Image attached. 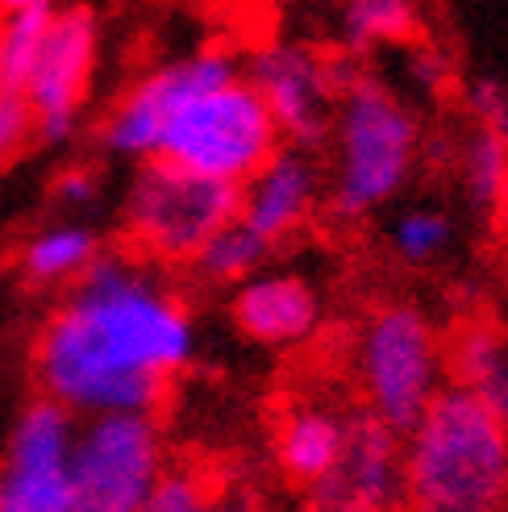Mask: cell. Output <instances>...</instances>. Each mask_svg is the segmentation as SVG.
Listing matches in <instances>:
<instances>
[{
  "label": "cell",
  "mask_w": 508,
  "mask_h": 512,
  "mask_svg": "<svg viewBox=\"0 0 508 512\" xmlns=\"http://www.w3.org/2000/svg\"><path fill=\"white\" fill-rule=\"evenodd\" d=\"M196 354V313L167 267L105 246L42 317L30 371L71 417L159 413Z\"/></svg>",
  "instance_id": "cell-1"
},
{
  "label": "cell",
  "mask_w": 508,
  "mask_h": 512,
  "mask_svg": "<svg viewBox=\"0 0 508 512\" xmlns=\"http://www.w3.org/2000/svg\"><path fill=\"white\" fill-rule=\"evenodd\" d=\"M325 209L338 221H367L413 184L425 163V130L392 80L367 63L338 88L325 146Z\"/></svg>",
  "instance_id": "cell-2"
},
{
  "label": "cell",
  "mask_w": 508,
  "mask_h": 512,
  "mask_svg": "<svg viewBox=\"0 0 508 512\" xmlns=\"http://www.w3.org/2000/svg\"><path fill=\"white\" fill-rule=\"evenodd\" d=\"M400 512H508V429L446 383L400 433Z\"/></svg>",
  "instance_id": "cell-3"
},
{
  "label": "cell",
  "mask_w": 508,
  "mask_h": 512,
  "mask_svg": "<svg viewBox=\"0 0 508 512\" xmlns=\"http://www.w3.org/2000/svg\"><path fill=\"white\" fill-rule=\"evenodd\" d=\"M354 379L363 413L396 433L425 413V404L446 388V350L421 304L388 300L367 313L354 338Z\"/></svg>",
  "instance_id": "cell-4"
},
{
  "label": "cell",
  "mask_w": 508,
  "mask_h": 512,
  "mask_svg": "<svg viewBox=\"0 0 508 512\" xmlns=\"http://www.w3.org/2000/svg\"><path fill=\"white\" fill-rule=\"evenodd\" d=\"M238 217V188L167 159H142L121 196L125 250L159 267H188L225 221Z\"/></svg>",
  "instance_id": "cell-5"
},
{
  "label": "cell",
  "mask_w": 508,
  "mask_h": 512,
  "mask_svg": "<svg viewBox=\"0 0 508 512\" xmlns=\"http://www.w3.org/2000/svg\"><path fill=\"white\" fill-rule=\"evenodd\" d=\"M279 146L284 138L263 96L246 84V75H238L230 84L192 96L184 109L167 117L155 159L242 188Z\"/></svg>",
  "instance_id": "cell-6"
},
{
  "label": "cell",
  "mask_w": 508,
  "mask_h": 512,
  "mask_svg": "<svg viewBox=\"0 0 508 512\" xmlns=\"http://www.w3.org/2000/svg\"><path fill=\"white\" fill-rule=\"evenodd\" d=\"M167 433L159 413L75 417L71 500L75 512H138L167 471Z\"/></svg>",
  "instance_id": "cell-7"
},
{
  "label": "cell",
  "mask_w": 508,
  "mask_h": 512,
  "mask_svg": "<svg viewBox=\"0 0 508 512\" xmlns=\"http://www.w3.org/2000/svg\"><path fill=\"white\" fill-rule=\"evenodd\" d=\"M238 75H242V59L230 46H217V42L150 67L113 100V109L96 130V146L109 159H125V163L155 159L167 117L175 109H184L192 96L230 84Z\"/></svg>",
  "instance_id": "cell-8"
},
{
  "label": "cell",
  "mask_w": 508,
  "mask_h": 512,
  "mask_svg": "<svg viewBox=\"0 0 508 512\" xmlns=\"http://www.w3.org/2000/svg\"><path fill=\"white\" fill-rule=\"evenodd\" d=\"M354 67H359V59L321 55L317 46L288 42V38H271L242 59L246 84L263 96L271 121L279 125V138L300 150L325 146L338 88L346 84V75Z\"/></svg>",
  "instance_id": "cell-9"
},
{
  "label": "cell",
  "mask_w": 508,
  "mask_h": 512,
  "mask_svg": "<svg viewBox=\"0 0 508 512\" xmlns=\"http://www.w3.org/2000/svg\"><path fill=\"white\" fill-rule=\"evenodd\" d=\"M100 59V17L84 0H59L55 17L46 25L30 80L21 88V100L30 105L34 142L63 146L80 134L84 100Z\"/></svg>",
  "instance_id": "cell-10"
},
{
  "label": "cell",
  "mask_w": 508,
  "mask_h": 512,
  "mask_svg": "<svg viewBox=\"0 0 508 512\" xmlns=\"http://www.w3.org/2000/svg\"><path fill=\"white\" fill-rule=\"evenodd\" d=\"M75 417L63 404L34 396L0 442V512H75L71 500Z\"/></svg>",
  "instance_id": "cell-11"
},
{
  "label": "cell",
  "mask_w": 508,
  "mask_h": 512,
  "mask_svg": "<svg viewBox=\"0 0 508 512\" xmlns=\"http://www.w3.org/2000/svg\"><path fill=\"white\" fill-rule=\"evenodd\" d=\"M400 492V433L359 408L338 463L296 492V512H400Z\"/></svg>",
  "instance_id": "cell-12"
},
{
  "label": "cell",
  "mask_w": 508,
  "mask_h": 512,
  "mask_svg": "<svg viewBox=\"0 0 508 512\" xmlns=\"http://www.w3.org/2000/svg\"><path fill=\"white\" fill-rule=\"evenodd\" d=\"M325 204L321 150L279 146L275 155L238 188V221L250 225L271 250L292 242Z\"/></svg>",
  "instance_id": "cell-13"
},
{
  "label": "cell",
  "mask_w": 508,
  "mask_h": 512,
  "mask_svg": "<svg viewBox=\"0 0 508 512\" xmlns=\"http://www.w3.org/2000/svg\"><path fill=\"white\" fill-rule=\"evenodd\" d=\"M325 317V300L309 275L292 267H259L230 288L234 329L263 350H292L309 342Z\"/></svg>",
  "instance_id": "cell-14"
},
{
  "label": "cell",
  "mask_w": 508,
  "mask_h": 512,
  "mask_svg": "<svg viewBox=\"0 0 508 512\" xmlns=\"http://www.w3.org/2000/svg\"><path fill=\"white\" fill-rule=\"evenodd\" d=\"M350 408L321 400V396H300L292 400L275 421L271 433V458L275 471L288 488H309L313 479H321L329 467L338 463V454L346 446L350 433Z\"/></svg>",
  "instance_id": "cell-15"
},
{
  "label": "cell",
  "mask_w": 508,
  "mask_h": 512,
  "mask_svg": "<svg viewBox=\"0 0 508 512\" xmlns=\"http://www.w3.org/2000/svg\"><path fill=\"white\" fill-rule=\"evenodd\" d=\"M446 350V383L475 392L492 408V417L508 429V334L488 321L471 317L463 325H454Z\"/></svg>",
  "instance_id": "cell-16"
},
{
  "label": "cell",
  "mask_w": 508,
  "mask_h": 512,
  "mask_svg": "<svg viewBox=\"0 0 508 512\" xmlns=\"http://www.w3.org/2000/svg\"><path fill=\"white\" fill-rule=\"evenodd\" d=\"M105 250L100 229L80 221V217H63L50 221L42 229H34L30 238L17 250V275L38 292H63L67 284H75L88 263Z\"/></svg>",
  "instance_id": "cell-17"
},
{
  "label": "cell",
  "mask_w": 508,
  "mask_h": 512,
  "mask_svg": "<svg viewBox=\"0 0 508 512\" xmlns=\"http://www.w3.org/2000/svg\"><path fill=\"white\" fill-rule=\"evenodd\" d=\"M417 38H425L421 0H342L338 5V46L359 63L384 50H404Z\"/></svg>",
  "instance_id": "cell-18"
},
{
  "label": "cell",
  "mask_w": 508,
  "mask_h": 512,
  "mask_svg": "<svg viewBox=\"0 0 508 512\" xmlns=\"http://www.w3.org/2000/svg\"><path fill=\"white\" fill-rule=\"evenodd\" d=\"M454 175L459 192L475 217H496L508 204V146L488 130H467L454 150Z\"/></svg>",
  "instance_id": "cell-19"
},
{
  "label": "cell",
  "mask_w": 508,
  "mask_h": 512,
  "mask_svg": "<svg viewBox=\"0 0 508 512\" xmlns=\"http://www.w3.org/2000/svg\"><path fill=\"white\" fill-rule=\"evenodd\" d=\"M267 259H271V246L254 234L250 225H242L234 217V221H225L217 234L192 254L188 271L205 288H234V284H242L246 275L267 267Z\"/></svg>",
  "instance_id": "cell-20"
},
{
  "label": "cell",
  "mask_w": 508,
  "mask_h": 512,
  "mask_svg": "<svg viewBox=\"0 0 508 512\" xmlns=\"http://www.w3.org/2000/svg\"><path fill=\"white\" fill-rule=\"evenodd\" d=\"M454 246V217L434 200H413L388 221V250L404 267H434Z\"/></svg>",
  "instance_id": "cell-21"
},
{
  "label": "cell",
  "mask_w": 508,
  "mask_h": 512,
  "mask_svg": "<svg viewBox=\"0 0 508 512\" xmlns=\"http://www.w3.org/2000/svg\"><path fill=\"white\" fill-rule=\"evenodd\" d=\"M59 0H38V5L9 9L0 13V92H17L25 88L38 59V46L46 38V25L55 17Z\"/></svg>",
  "instance_id": "cell-22"
},
{
  "label": "cell",
  "mask_w": 508,
  "mask_h": 512,
  "mask_svg": "<svg viewBox=\"0 0 508 512\" xmlns=\"http://www.w3.org/2000/svg\"><path fill=\"white\" fill-rule=\"evenodd\" d=\"M400 71H404V88L421 100H446L454 88H459V63H454L450 50L429 34L400 50Z\"/></svg>",
  "instance_id": "cell-23"
},
{
  "label": "cell",
  "mask_w": 508,
  "mask_h": 512,
  "mask_svg": "<svg viewBox=\"0 0 508 512\" xmlns=\"http://www.w3.org/2000/svg\"><path fill=\"white\" fill-rule=\"evenodd\" d=\"M213 492H217V483L205 471L167 463V471L159 475V483L150 488L138 512H209Z\"/></svg>",
  "instance_id": "cell-24"
},
{
  "label": "cell",
  "mask_w": 508,
  "mask_h": 512,
  "mask_svg": "<svg viewBox=\"0 0 508 512\" xmlns=\"http://www.w3.org/2000/svg\"><path fill=\"white\" fill-rule=\"evenodd\" d=\"M463 100H467V113L475 117L479 130L496 134L508 146V88L500 80H492V75H479V80L467 84Z\"/></svg>",
  "instance_id": "cell-25"
},
{
  "label": "cell",
  "mask_w": 508,
  "mask_h": 512,
  "mask_svg": "<svg viewBox=\"0 0 508 512\" xmlns=\"http://www.w3.org/2000/svg\"><path fill=\"white\" fill-rule=\"evenodd\" d=\"M30 142H34L30 105H25L17 92H0V171H5Z\"/></svg>",
  "instance_id": "cell-26"
},
{
  "label": "cell",
  "mask_w": 508,
  "mask_h": 512,
  "mask_svg": "<svg viewBox=\"0 0 508 512\" xmlns=\"http://www.w3.org/2000/svg\"><path fill=\"white\" fill-rule=\"evenodd\" d=\"M55 200L63 204L67 213H84L100 200V175L92 167H67L55 179Z\"/></svg>",
  "instance_id": "cell-27"
},
{
  "label": "cell",
  "mask_w": 508,
  "mask_h": 512,
  "mask_svg": "<svg viewBox=\"0 0 508 512\" xmlns=\"http://www.w3.org/2000/svg\"><path fill=\"white\" fill-rule=\"evenodd\" d=\"M209 512H271V504L259 492H254V488L238 483V488H217Z\"/></svg>",
  "instance_id": "cell-28"
},
{
  "label": "cell",
  "mask_w": 508,
  "mask_h": 512,
  "mask_svg": "<svg viewBox=\"0 0 508 512\" xmlns=\"http://www.w3.org/2000/svg\"><path fill=\"white\" fill-rule=\"evenodd\" d=\"M25 5H38V0H0V13H9V9H25Z\"/></svg>",
  "instance_id": "cell-29"
}]
</instances>
